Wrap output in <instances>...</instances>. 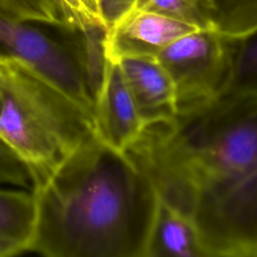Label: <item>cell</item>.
<instances>
[{"mask_svg":"<svg viewBox=\"0 0 257 257\" xmlns=\"http://www.w3.org/2000/svg\"><path fill=\"white\" fill-rule=\"evenodd\" d=\"M93 116L97 137L119 152H125L144 128L145 121L117 61H106Z\"/></svg>","mask_w":257,"mask_h":257,"instance_id":"cell-7","label":"cell"},{"mask_svg":"<svg viewBox=\"0 0 257 257\" xmlns=\"http://www.w3.org/2000/svg\"><path fill=\"white\" fill-rule=\"evenodd\" d=\"M22 252H23V250L21 248H19L18 246H15V245L9 244V243L0 242V257L17 255Z\"/></svg>","mask_w":257,"mask_h":257,"instance_id":"cell-18","label":"cell"},{"mask_svg":"<svg viewBox=\"0 0 257 257\" xmlns=\"http://www.w3.org/2000/svg\"><path fill=\"white\" fill-rule=\"evenodd\" d=\"M80 1H81V4H82L87 16L90 18V20L92 22H94L95 24L105 27L101 20L100 14H99L97 0H80Z\"/></svg>","mask_w":257,"mask_h":257,"instance_id":"cell-17","label":"cell"},{"mask_svg":"<svg viewBox=\"0 0 257 257\" xmlns=\"http://www.w3.org/2000/svg\"><path fill=\"white\" fill-rule=\"evenodd\" d=\"M116 61L145 124L178 112L175 85L156 57L126 56Z\"/></svg>","mask_w":257,"mask_h":257,"instance_id":"cell-8","label":"cell"},{"mask_svg":"<svg viewBox=\"0 0 257 257\" xmlns=\"http://www.w3.org/2000/svg\"><path fill=\"white\" fill-rule=\"evenodd\" d=\"M146 257H208L194 225L159 199Z\"/></svg>","mask_w":257,"mask_h":257,"instance_id":"cell-9","label":"cell"},{"mask_svg":"<svg viewBox=\"0 0 257 257\" xmlns=\"http://www.w3.org/2000/svg\"><path fill=\"white\" fill-rule=\"evenodd\" d=\"M123 153L194 225L208 257H257V91L148 122Z\"/></svg>","mask_w":257,"mask_h":257,"instance_id":"cell-1","label":"cell"},{"mask_svg":"<svg viewBox=\"0 0 257 257\" xmlns=\"http://www.w3.org/2000/svg\"><path fill=\"white\" fill-rule=\"evenodd\" d=\"M0 184H10L32 188V177L28 167L1 137Z\"/></svg>","mask_w":257,"mask_h":257,"instance_id":"cell-15","label":"cell"},{"mask_svg":"<svg viewBox=\"0 0 257 257\" xmlns=\"http://www.w3.org/2000/svg\"><path fill=\"white\" fill-rule=\"evenodd\" d=\"M156 58L175 85L179 109L226 90L232 66V39L214 28H199L170 43Z\"/></svg>","mask_w":257,"mask_h":257,"instance_id":"cell-5","label":"cell"},{"mask_svg":"<svg viewBox=\"0 0 257 257\" xmlns=\"http://www.w3.org/2000/svg\"><path fill=\"white\" fill-rule=\"evenodd\" d=\"M0 11L26 21L81 29L68 22L57 0H0Z\"/></svg>","mask_w":257,"mask_h":257,"instance_id":"cell-14","label":"cell"},{"mask_svg":"<svg viewBox=\"0 0 257 257\" xmlns=\"http://www.w3.org/2000/svg\"><path fill=\"white\" fill-rule=\"evenodd\" d=\"M257 91V31L232 40V66L224 92Z\"/></svg>","mask_w":257,"mask_h":257,"instance_id":"cell-12","label":"cell"},{"mask_svg":"<svg viewBox=\"0 0 257 257\" xmlns=\"http://www.w3.org/2000/svg\"><path fill=\"white\" fill-rule=\"evenodd\" d=\"M95 135L88 110L27 65L0 58V137L28 167L32 186Z\"/></svg>","mask_w":257,"mask_h":257,"instance_id":"cell-3","label":"cell"},{"mask_svg":"<svg viewBox=\"0 0 257 257\" xmlns=\"http://www.w3.org/2000/svg\"><path fill=\"white\" fill-rule=\"evenodd\" d=\"M134 7L175 18L198 28H213L210 0H135Z\"/></svg>","mask_w":257,"mask_h":257,"instance_id":"cell-13","label":"cell"},{"mask_svg":"<svg viewBox=\"0 0 257 257\" xmlns=\"http://www.w3.org/2000/svg\"><path fill=\"white\" fill-rule=\"evenodd\" d=\"M101 20L107 29L135 5V0H97Z\"/></svg>","mask_w":257,"mask_h":257,"instance_id":"cell-16","label":"cell"},{"mask_svg":"<svg viewBox=\"0 0 257 257\" xmlns=\"http://www.w3.org/2000/svg\"><path fill=\"white\" fill-rule=\"evenodd\" d=\"M212 25L230 39H240L257 31V0H210Z\"/></svg>","mask_w":257,"mask_h":257,"instance_id":"cell-11","label":"cell"},{"mask_svg":"<svg viewBox=\"0 0 257 257\" xmlns=\"http://www.w3.org/2000/svg\"><path fill=\"white\" fill-rule=\"evenodd\" d=\"M105 32L102 26L67 28L0 11V58L27 65L93 115L107 61Z\"/></svg>","mask_w":257,"mask_h":257,"instance_id":"cell-4","label":"cell"},{"mask_svg":"<svg viewBox=\"0 0 257 257\" xmlns=\"http://www.w3.org/2000/svg\"><path fill=\"white\" fill-rule=\"evenodd\" d=\"M29 250L49 257H146L159 198L123 152L91 137L32 186Z\"/></svg>","mask_w":257,"mask_h":257,"instance_id":"cell-2","label":"cell"},{"mask_svg":"<svg viewBox=\"0 0 257 257\" xmlns=\"http://www.w3.org/2000/svg\"><path fill=\"white\" fill-rule=\"evenodd\" d=\"M198 27L133 7L106 29L104 52L109 60L126 56L156 57L179 37Z\"/></svg>","mask_w":257,"mask_h":257,"instance_id":"cell-6","label":"cell"},{"mask_svg":"<svg viewBox=\"0 0 257 257\" xmlns=\"http://www.w3.org/2000/svg\"><path fill=\"white\" fill-rule=\"evenodd\" d=\"M36 220L34 196L23 191L0 189V242L29 250Z\"/></svg>","mask_w":257,"mask_h":257,"instance_id":"cell-10","label":"cell"}]
</instances>
